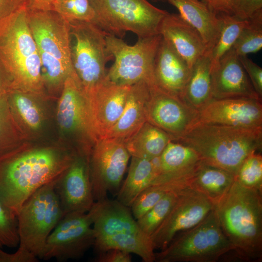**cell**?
Masks as SVG:
<instances>
[{
  "label": "cell",
  "mask_w": 262,
  "mask_h": 262,
  "mask_svg": "<svg viewBox=\"0 0 262 262\" xmlns=\"http://www.w3.org/2000/svg\"><path fill=\"white\" fill-rule=\"evenodd\" d=\"M95 12L92 23L107 34L122 39L127 31L145 38L159 33L169 13L147 0H90Z\"/></svg>",
  "instance_id": "6"
},
{
  "label": "cell",
  "mask_w": 262,
  "mask_h": 262,
  "mask_svg": "<svg viewBox=\"0 0 262 262\" xmlns=\"http://www.w3.org/2000/svg\"><path fill=\"white\" fill-rule=\"evenodd\" d=\"M234 180V176L229 172L200 160L184 183L203 194L214 205L229 191Z\"/></svg>",
  "instance_id": "26"
},
{
  "label": "cell",
  "mask_w": 262,
  "mask_h": 262,
  "mask_svg": "<svg viewBox=\"0 0 262 262\" xmlns=\"http://www.w3.org/2000/svg\"><path fill=\"white\" fill-rule=\"evenodd\" d=\"M183 187L168 191L150 210L136 220L144 233L150 237L169 213Z\"/></svg>",
  "instance_id": "33"
},
{
  "label": "cell",
  "mask_w": 262,
  "mask_h": 262,
  "mask_svg": "<svg viewBox=\"0 0 262 262\" xmlns=\"http://www.w3.org/2000/svg\"><path fill=\"white\" fill-rule=\"evenodd\" d=\"M16 215L0 199V249L19 245Z\"/></svg>",
  "instance_id": "38"
},
{
  "label": "cell",
  "mask_w": 262,
  "mask_h": 262,
  "mask_svg": "<svg viewBox=\"0 0 262 262\" xmlns=\"http://www.w3.org/2000/svg\"><path fill=\"white\" fill-rule=\"evenodd\" d=\"M89 155H76L55 180L54 189L64 214L88 213L95 201L90 178Z\"/></svg>",
  "instance_id": "16"
},
{
  "label": "cell",
  "mask_w": 262,
  "mask_h": 262,
  "mask_svg": "<svg viewBox=\"0 0 262 262\" xmlns=\"http://www.w3.org/2000/svg\"><path fill=\"white\" fill-rule=\"evenodd\" d=\"M152 87L144 81L131 85L123 112L105 138L120 139L125 142L147 121Z\"/></svg>",
  "instance_id": "24"
},
{
  "label": "cell",
  "mask_w": 262,
  "mask_h": 262,
  "mask_svg": "<svg viewBox=\"0 0 262 262\" xmlns=\"http://www.w3.org/2000/svg\"><path fill=\"white\" fill-rule=\"evenodd\" d=\"M11 89L10 78L0 62V96L7 94Z\"/></svg>",
  "instance_id": "46"
},
{
  "label": "cell",
  "mask_w": 262,
  "mask_h": 262,
  "mask_svg": "<svg viewBox=\"0 0 262 262\" xmlns=\"http://www.w3.org/2000/svg\"><path fill=\"white\" fill-rule=\"evenodd\" d=\"M130 156L122 139L104 138L95 142L89 158L95 202L107 198L108 193L117 195Z\"/></svg>",
  "instance_id": "11"
},
{
  "label": "cell",
  "mask_w": 262,
  "mask_h": 262,
  "mask_svg": "<svg viewBox=\"0 0 262 262\" xmlns=\"http://www.w3.org/2000/svg\"><path fill=\"white\" fill-rule=\"evenodd\" d=\"M171 141L168 133L146 121L125 143L131 156L152 160L161 155Z\"/></svg>",
  "instance_id": "28"
},
{
  "label": "cell",
  "mask_w": 262,
  "mask_h": 262,
  "mask_svg": "<svg viewBox=\"0 0 262 262\" xmlns=\"http://www.w3.org/2000/svg\"><path fill=\"white\" fill-rule=\"evenodd\" d=\"M155 177L152 160L131 156L127 176L116 195V200L129 208L138 196L151 185Z\"/></svg>",
  "instance_id": "29"
},
{
  "label": "cell",
  "mask_w": 262,
  "mask_h": 262,
  "mask_svg": "<svg viewBox=\"0 0 262 262\" xmlns=\"http://www.w3.org/2000/svg\"><path fill=\"white\" fill-rule=\"evenodd\" d=\"M15 137L14 119L7 94L0 96V156L14 150Z\"/></svg>",
  "instance_id": "37"
},
{
  "label": "cell",
  "mask_w": 262,
  "mask_h": 262,
  "mask_svg": "<svg viewBox=\"0 0 262 262\" xmlns=\"http://www.w3.org/2000/svg\"><path fill=\"white\" fill-rule=\"evenodd\" d=\"M73 66L84 93L107 80L106 65L114 60L107 48V34L92 22L69 23Z\"/></svg>",
  "instance_id": "9"
},
{
  "label": "cell",
  "mask_w": 262,
  "mask_h": 262,
  "mask_svg": "<svg viewBox=\"0 0 262 262\" xmlns=\"http://www.w3.org/2000/svg\"><path fill=\"white\" fill-rule=\"evenodd\" d=\"M153 72L156 87L164 93L184 100L191 69L162 37L154 59Z\"/></svg>",
  "instance_id": "20"
},
{
  "label": "cell",
  "mask_w": 262,
  "mask_h": 262,
  "mask_svg": "<svg viewBox=\"0 0 262 262\" xmlns=\"http://www.w3.org/2000/svg\"><path fill=\"white\" fill-rule=\"evenodd\" d=\"M161 38L160 34L138 38L130 46L121 38L106 35L107 48L114 60L108 69L107 79L118 85H131L144 81L155 87L154 62Z\"/></svg>",
  "instance_id": "10"
},
{
  "label": "cell",
  "mask_w": 262,
  "mask_h": 262,
  "mask_svg": "<svg viewBox=\"0 0 262 262\" xmlns=\"http://www.w3.org/2000/svg\"><path fill=\"white\" fill-rule=\"evenodd\" d=\"M88 213L92 220L95 239L118 233L143 232L130 208L116 199L107 198L96 201Z\"/></svg>",
  "instance_id": "23"
},
{
  "label": "cell",
  "mask_w": 262,
  "mask_h": 262,
  "mask_svg": "<svg viewBox=\"0 0 262 262\" xmlns=\"http://www.w3.org/2000/svg\"><path fill=\"white\" fill-rule=\"evenodd\" d=\"M96 262H131L130 253L116 249H112L97 254Z\"/></svg>",
  "instance_id": "43"
},
{
  "label": "cell",
  "mask_w": 262,
  "mask_h": 262,
  "mask_svg": "<svg viewBox=\"0 0 262 262\" xmlns=\"http://www.w3.org/2000/svg\"><path fill=\"white\" fill-rule=\"evenodd\" d=\"M214 208L230 252L242 260H262V194L234 180Z\"/></svg>",
  "instance_id": "2"
},
{
  "label": "cell",
  "mask_w": 262,
  "mask_h": 262,
  "mask_svg": "<svg viewBox=\"0 0 262 262\" xmlns=\"http://www.w3.org/2000/svg\"><path fill=\"white\" fill-rule=\"evenodd\" d=\"M52 10L70 23L93 22L95 12L90 0H54Z\"/></svg>",
  "instance_id": "35"
},
{
  "label": "cell",
  "mask_w": 262,
  "mask_h": 262,
  "mask_svg": "<svg viewBox=\"0 0 262 262\" xmlns=\"http://www.w3.org/2000/svg\"><path fill=\"white\" fill-rule=\"evenodd\" d=\"M231 250L214 208L197 225L178 234L164 249L155 253V261L215 262Z\"/></svg>",
  "instance_id": "8"
},
{
  "label": "cell",
  "mask_w": 262,
  "mask_h": 262,
  "mask_svg": "<svg viewBox=\"0 0 262 262\" xmlns=\"http://www.w3.org/2000/svg\"><path fill=\"white\" fill-rule=\"evenodd\" d=\"M159 33L191 69L196 61L207 51L200 33L179 14L169 13L162 21Z\"/></svg>",
  "instance_id": "22"
},
{
  "label": "cell",
  "mask_w": 262,
  "mask_h": 262,
  "mask_svg": "<svg viewBox=\"0 0 262 262\" xmlns=\"http://www.w3.org/2000/svg\"><path fill=\"white\" fill-rule=\"evenodd\" d=\"M37 258L33 255L17 249L14 253H8L0 249V262H36Z\"/></svg>",
  "instance_id": "45"
},
{
  "label": "cell",
  "mask_w": 262,
  "mask_h": 262,
  "mask_svg": "<svg viewBox=\"0 0 262 262\" xmlns=\"http://www.w3.org/2000/svg\"><path fill=\"white\" fill-rule=\"evenodd\" d=\"M93 246L97 254L116 249L135 254L145 262L155 261L150 238L143 232L122 233L97 238Z\"/></svg>",
  "instance_id": "30"
},
{
  "label": "cell",
  "mask_w": 262,
  "mask_h": 262,
  "mask_svg": "<svg viewBox=\"0 0 262 262\" xmlns=\"http://www.w3.org/2000/svg\"><path fill=\"white\" fill-rule=\"evenodd\" d=\"M34 94L16 89H12L7 93L13 118L17 117L32 131L39 129L43 121L42 111L33 97Z\"/></svg>",
  "instance_id": "31"
},
{
  "label": "cell",
  "mask_w": 262,
  "mask_h": 262,
  "mask_svg": "<svg viewBox=\"0 0 262 262\" xmlns=\"http://www.w3.org/2000/svg\"><path fill=\"white\" fill-rule=\"evenodd\" d=\"M213 99L211 61L210 52L206 51L191 68L184 100L199 111Z\"/></svg>",
  "instance_id": "27"
},
{
  "label": "cell",
  "mask_w": 262,
  "mask_h": 262,
  "mask_svg": "<svg viewBox=\"0 0 262 262\" xmlns=\"http://www.w3.org/2000/svg\"><path fill=\"white\" fill-rule=\"evenodd\" d=\"M200 160L234 176L244 161L262 148V128L248 129L197 121L176 141Z\"/></svg>",
  "instance_id": "3"
},
{
  "label": "cell",
  "mask_w": 262,
  "mask_h": 262,
  "mask_svg": "<svg viewBox=\"0 0 262 262\" xmlns=\"http://www.w3.org/2000/svg\"><path fill=\"white\" fill-rule=\"evenodd\" d=\"M222 25L218 38L211 50L210 55L211 70L217 64L222 56L232 49L248 19H241L234 15H219Z\"/></svg>",
  "instance_id": "32"
},
{
  "label": "cell",
  "mask_w": 262,
  "mask_h": 262,
  "mask_svg": "<svg viewBox=\"0 0 262 262\" xmlns=\"http://www.w3.org/2000/svg\"><path fill=\"white\" fill-rule=\"evenodd\" d=\"M157 0V1H160V0H161V1H165V0Z\"/></svg>",
  "instance_id": "48"
},
{
  "label": "cell",
  "mask_w": 262,
  "mask_h": 262,
  "mask_svg": "<svg viewBox=\"0 0 262 262\" xmlns=\"http://www.w3.org/2000/svg\"><path fill=\"white\" fill-rule=\"evenodd\" d=\"M168 191L161 185H151L144 190L130 207L134 218L137 220L147 213Z\"/></svg>",
  "instance_id": "39"
},
{
  "label": "cell",
  "mask_w": 262,
  "mask_h": 262,
  "mask_svg": "<svg viewBox=\"0 0 262 262\" xmlns=\"http://www.w3.org/2000/svg\"><path fill=\"white\" fill-rule=\"evenodd\" d=\"M175 7L180 17L200 33L210 51L220 34L222 19L201 0H165Z\"/></svg>",
  "instance_id": "25"
},
{
  "label": "cell",
  "mask_w": 262,
  "mask_h": 262,
  "mask_svg": "<svg viewBox=\"0 0 262 262\" xmlns=\"http://www.w3.org/2000/svg\"><path fill=\"white\" fill-rule=\"evenodd\" d=\"M27 18L40 56L44 87L61 91L68 77L78 79L71 59L69 23L53 10L27 8Z\"/></svg>",
  "instance_id": "4"
},
{
  "label": "cell",
  "mask_w": 262,
  "mask_h": 262,
  "mask_svg": "<svg viewBox=\"0 0 262 262\" xmlns=\"http://www.w3.org/2000/svg\"><path fill=\"white\" fill-rule=\"evenodd\" d=\"M152 160L155 177L151 185L173 186L184 183L201 160L191 148L171 141L161 155Z\"/></svg>",
  "instance_id": "21"
},
{
  "label": "cell",
  "mask_w": 262,
  "mask_h": 262,
  "mask_svg": "<svg viewBox=\"0 0 262 262\" xmlns=\"http://www.w3.org/2000/svg\"><path fill=\"white\" fill-rule=\"evenodd\" d=\"M217 15H233L235 0H201Z\"/></svg>",
  "instance_id": "44"
},
{
  "label": "cell",
  "mask_w": 262,
  "mask_h": 262,
  "mask_svg": "<svg viewBox=\"0 0 262 262\" xmlns=\"http://www.w3.org/2000/svg\"><path fill=\"white\" fill-rule=\"evenodd\" d=\"M242 185L262 192V156L257 152L249 155L242 163L235 176Z\"/></svg>",
  "instance_id": "36"
},
{
  "label": "cell",
  "mask_w": 262,
  "mask_h": 262,
  "mask_svg": "<svg viewBox=\"0 0 262 262\" xmlns=\"http://www.w3.org/2000/svg\"><path fill=\"white\" fill-rule=\"evenodd\" d=\"M55 179L33 193L16 213L18 249L40 259L48 237L64 215L54 189Z\"/></svg>",
  "instance_id": "7"
},
{
  "label": "cell",
  "mask_w": 262,
  "mask_h": 262,
  "mask_svg": "<svg viewBox=\"0 0 262 262\" xmlns=\"http://www.w3.org/2000/svg\"><path fill=\"white\" fill-rule=\"evenodd\" d=\"M130 87L115 84L107 79L92 91L84 93L94 143L105 138L120 117Z\"/></svg>",
  "instance_id": "14"
},
{
  "label": "cell",
  "mask_w": 262,
  "mask_h": 262,
  "mask_svg": "<svg viewBox=\"0 0 262 262\" xmlns=\"http://www.w3.org/2000/svg\"><path fill=\"white\" fill-rule=\"evenodd\" d=\"M248 19L232 48L239 57L256 53L262 48V11Z\"/></svg>",
  "instance_id": "34"
},
{
  "label": "cell",
  "mask_w": 262,
  "mask_h": 262,
  "mask_svg": "<svg viewBox=\"0 0 262 262\" xmlns=\"http://www.w3.org/2000/svg\"><path fill=\"white\" fill-rule=\"evenodd\" d=\"M76 155L41 148L0 156V199L16 215L37 189L57 178Z\"/></svg>",
  "instance_id": "1"
},
{
  "label": "cell",
  "mask_w": 262,
  "mask_h": 262,
  "mask_svg": "<svg viewBox=\"0 0 262 262\" xmlns=\"http://www.w3.org/2000/svg\"><path fill=\"white\" fill-rule=\"evenodd\" d=\"M239 60L257 94L262 98V68L247 55L239 56Z\"/></svg>",
  "instance_id": "40"
},
{
  "label": "cell",
  "mask_w": 262,
  "mask_h": 262,
  "mask_svg": "<svg viewBox=\"0 0 262 262\" xmlns=\"http://www.w3.org/2000/svg\"><path fill=\"white\" fill-rule=\"evenodd\" d=\"M262 11V0H235L233 15L248 19Z\"/></svg>",
  "instance_id": "41"
},
{
  "label": "cell",
  "mask_w": 262,
  "mask_h": 262,
  "mask_svg": "<svg viewBox=\"0 0 262 262\" xmlns=\"http://www.w3.org/2000/svg\"><path fill=\"white\" fill-rule=\"evenodd\" d=\"M214 208L205 196L187 186L181 189L169 213L150 238L154 250H163L178 234L195 227Z\"/></svg>",
  "instance_id": "13"
},
{
  "label": "cell",
  "mask_w": 262,
  "mask_h": 262,
  "mask_svg": "<svg viewBox=\"0 0 262 262\" xmlns=\"http://www.w3.org/2000/svg\"><path fill=\"white\" fill-rule=\"evenodd\" d=\"M54 0H28L27 8L32 10H52Z\"/></svg>",
  "instance_id": "47"
},
{
  "label": "cell",
  "mask_w": 262,
  "mask_h": 262,
  "mask_svg": "<svg viewBox=\"0 0 262 262\" xmlns=\"http://www.w3.org/2000/svg\"><path fill=\"white\" fill-rule=\"evenodd\" d=\"M27 14V7L20 9L0 30V62L10 78L12 89L38 95L44 88L41 61Z\"/></svg>",
  "instance_id": "5"
},
{
  "label": "cell",
  "mask_w": 262,
  "mask_h": 262,
  "mask_svg": "<svg viewBox=\"0 0 262 262\" xmlns=\"http://www.w3.org/2000/svg\"><path fill=\"white\" fill-rule=\"evenodd\" d=\"M211 76L213 99L247 98L262 100L232 49L211 70Z\"/></svg>",
  "instance_id": "19"
},
{
  "label": "cell",
  "mask_w": 262,
  "mask_h": 262,
  "mask_svg": "<svg viewBox=\"0 0 262 262\" xmlns=\"http://www.w3.org/2000/svg\"><path fill=\"white\" fill-rule=\"evenodd\" d=\"M147 121L176 141L198 121V111L185 100L153 87L147 106Z\"/></svg>",
  "instance_id": "15"
},
{
  "label": "cell",
  "mask_w": 262,
  "mask_h": 262,
  "mask_svg": "<svg viewBox=\"0 0 262 262\" xmlns=\"http://www.w3.org/2000/svg\"><path fill=\"white\" fill-rule=\"evenodd\" d=\"M198 121L248 129L262 128V100L247 98L213 99L198 111Z\"/></svg>",
  "instance_id": "17"
},
{
  "label": "cell",
  "mask_w": 262,
  "mask_h": 262,
  "mask_svg": "<svg viewBox=\"0 0 262 262\" xmlns=\"http://www.w3.org/2000/svg\"><path fill=\"white\" fill-rule=\"evenodd\" d=\"M28 0H0V30L20 9L27 7Z\"/></svg>",
  "instance_id": "42"
},
{
  "label": "cell",
  "mask_w": 262,
  "mask_h": 262,
  "mask_svg": "<svg viewBox=\"0 0 262 262\" xmlns=\"http://www.w3.org/2000/svg\"><path fill=\"white\" fill-rule=\"evenodd\" d=\"M58 123L68 134L82 138L94 144L89 124L85 96L78 82L72 77L65 81L57 110Z\"/></svg>",
  "instance_id": "18"
},
{
  "label": "cell",
  "mask_w": 262,
  "mask_h": 262,
  "mask_svg": "<svg viewBox=\"0 0 262 262\" xmlns=\"http://www.w3.org/2000/svg\"><path fill=\"white\" fill-rule=\"evenodd\" d=\"M92 224L88 212L64 214L48 237L40 259L64 262L82 257L94 244Z\"/></svg>",
  "instance_id": "12"
}]
</instances>
